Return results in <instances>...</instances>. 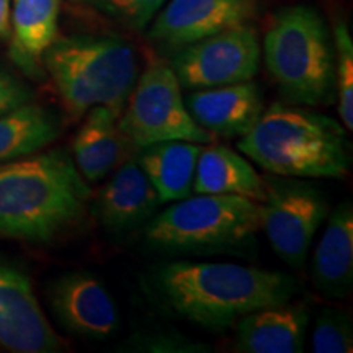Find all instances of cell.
Wrapping results in <instances>:
<instances>
[{
  "label": "cell",
  "mask_w": 353,
  "mask_h": 353,
  "mask_svg": "<svg viewBox=\"0 0 353 353\" xmlns=\"http://www.w3.org/2000/svg\"><path fill=\"white\" fill-rule=\"evenodd\" d=\"M170 64L152 63L139 74L120 114V130L132 148L162 141L208 144L214 136L190 114Z\"/></svg>",
  "instance_id": "obj_7"
},
{
  "label": "cell",
  "mask_w": 353,
  "mask_h": 353,
  "mask_svg": "<svg viewBox=\"0 0 353 353\" xmlns=\"http://www.w3.org/2000/svg\"><path fill=\"white\" fill-rule=\"evenodd\" d=\"M161 203L138 161H125L100 188L94 211L110 232L125 234L151 219Z\"/></svg>",
  "instance_id": "obj_13"
},
{
  "label": "cell",
  "mask_w": 353,
  "mask_h": 353,
  "mask_svg": "<svg viewBox=\"0 0 353 353\" xmlns=\"http://www.w3.org/2000/svg\"><path fill=\"white\" fill-rule=\"evenodd\" d=\"M138 164L162 203L183 200L192 195L201 144L188 141H162L139 149Z\"/></svg>",
  "instance_id": "obj_19"
},
{
  "label": "cell",
  "mask_w": 353,
  "mask_h": 353,
  "mask_svg": "<svg viewBox=\"0 0 353 353\" xmlns=\"http://www.w3.org/2000/svg\"><path fill=\"white\" fill-rule=\"evenodd\" d=\"M61 126L54 113L25 103L0 117V164L34 154L54 143Z\"/></svg>",
  "instance_id": "obj_21"
},
{
  "label": "cell",
  "mask_w": 353,
  "mask_h": 353,
  "mask_svg": "<svg viewBox=\"0 0 353 353\" xmlns=\"http://www.w3.org/2000/svg\"><path fill=\"white\" fill-rule=\"evenodd\" d=\"M335 38V97L343 126L353 130V39L345 21H339Z\"/></svg>",
  "instance_id": "obj_22"
},
{
  "label": "cell",
  "mask_w": 353,
  "mask_h": 353,
  "mask_svg": "<svg viewBox=\"0 0 353 353\" xmlns=\"http://www.w3.org/2000/svg\"><path fill=\"white\" fill-rule=\"evenodd\" d=\"M0 347L17 353H52L63 350L30 278L0 263Z\"/></svg>",
  "instance_id": "obj_11"
},
{
  "label": "cell",
  "mask_w": 353,
  "mask_h": 353,
  "mask_svg": "<svg viewBox=\"0 0 353 353\" xmlns=\"http://www.w3.org/2000/svg\"><path fill=\"white\" fill-rule=\"evenodd\" d=\"M316 288L330 298H347L353 286V206L342 201L329 216L311 265Z\"/></svg>",
  "instance_id": "obj_17"
},
{
  "label": "cell",
  "mask_w": 353,
  "mask_h": 353,
  "mask_svg": "<svg viewBox=\"0 0 353 353\" xmlns=\"http://www.w3.org/2000/svg\"><path fill=\"white\" fill-rule=\"evenodd\" d=\"M43 61L72 120L99 105L121 113L141 74L138 52L117 37L56 38Z\"/></svg>",
  "instance_id": "obj_4"
},
{
  "label": "cell",
  "mask_w": 353,
  "mask_h": 353,
  "mask_svg": "<svg viewBox=\"0 0 353 353\" xmlns=\"http://www.w3.org/2000/svg\"><path fill=\"white\" fill-rule=\"evenodd\" d=\"M259 10V0H169L149 30V39L170 50L247 25Z\"/></svg>",
  "instance_id": "obj_10"
},
{
  "label": "cell",
  "mask_w": 353,
  "mask_h": 353,
  "mask_svg": "<svg viewBox=\"0 0 353 353\" xmlns=\"http://www.w3.org/2000/svg\"><path fill=\"white\" fill-rule=\"evenodd\" d=\"M152 280L175 312L213 330L231 327L257 309L288 303L296 290V280L288 273L188 260L162 265Z\"/></svg>",
  "instance_id": "obj_2"
},
{
  "label": "cell",
  "mask_w": 353,
  "mask_h": 353,
  "mask_svg": "<svg viewBox=\"0 0 353 353\" xmlns=\"http://www.w3.org/2000/svg\"><path fill=\"white\" fill-rule=\"evenodd\" d=\"M120 114L103 105L90 108L83 114L85 120L72 143V157L88 183L107 179L108 174L125 162L123 157L130 143L118 125Z\"/></svg>",
  "instance_id": "obj_16"
},
{
  "label": "cell",
  "mask_w": 353,
  "mask_h": 353,
  "mask_svg": "<svg viewBox=\"0 0 353 353\" xmlns=\"http://www.w3.org/2000/svg\"><path fill=\"white\" fill-rule=\"evenodd\" d=\"M237 148L272 175L342 179L350 169L345 126L285 103H273L260 114Z\"/></svg>",
  "instance_id": "obj_3"
},
{
  "label": "cell",
  "mask_w": 353,
  "mask_h": 353,
  "mask_svg": "<svg viewBox=\"0 0 353 353\" xmlns=\"http://www.w3.org/2000/svg\"><path fill=\"white\" fill-rule=\"evenodd\" d=\"M97 10L126 28L143 32L167 0H88Z\"/></svg>",
  "instance_id": "obj_24"
},
{
  "label": "cell",
  "mask_w": 353,
  "mask_h": 353,
  "mask_svg": "<svg viewBox=\"0 0 353 353\" xmlns=\"http://www.w3.org/2000/svg\"><path fill=\"white\" fill-rule=\"evenodd\" d=\"M10 0H0V39L10 37Z\"/></svg>",
  "instance_id": "obj_27"
},
{
  "label": "cell",
  "mask_w": 353,
  "mask_h": 353,
  "mask_svg": "<svg viewBox=\"0 0 353 353\" xmlns=\"http://www.w3.org/2000/svg\"><path fill=\"white\" fill-rule=\"evenodd\" d=\"M260 56L257 30L239 25L180 48L170 68L180 87L201 90L252 81Z\"/></svg>",
  "instance_id": "obj_9"
},
{
  "label": "cell",
  "mask_w": 353,
  "mask_h": 353,
  "mask_svg": "<svg viewBox=\"0 0 353 353\" xmlns=\"http://www.w3.org/2000/svg\"><path fill=\"white\" fill-rule=\"evenodd\" d=\"M92 190L64 149L0 164V236L50 242L85 219Z\"/></svg>",
  "instance_id": "obj_1"
},
{
  "label": "cell",
  "mask_w": 353,
  "mask_h": 353,
  "mask_svg": "<svg viewBox=\"0 0 353 353\" xmlns=\"http://www.w3.org/2000/svg\"><path fill=\"white\" fill-rule=\"evenodd\" d=\"M32 101V90L8 70L0 68V117Z\"/></svg>",
  "instance_id": "obj_26"
},
{
  "label": "cell",
  "mask_w": 353,
  "mask_h": 353,
  "mask_svg": "<svg viewBox=\"0 0 353 353\" xmlns=\"http://www.w3.org/2000/svg\"><path fill=\"white\" fill-rule=\"evenodd\" d=\"M262 229V203L237 195L187 196L159 213L145 228V242L169 252L229 250Z\"/></svg>",
  "instance_id": "obj_6"
},
{
  "label": "cell",
  "mask_w": 353,
  "mask_h": 353,
  "mask_svg": "<svg viewBox=\"0 0 353 353\" xmlns=\"http://www.w3.org/2000/svg\"><path fill=\"white\" fill-rule=\"evenodd\" d=\"M193 192L206 195H237L262 203L267 182L249 161L226 145L201 148L198 156Z\"/></svg>",
  "instance_id": "obj_18"
},
{
  "label": "cell",
  "mask_w": 353,
  "mask_h": 353,
  "mask_svg": "<svg viewBox=\"0 0 353 353\" xmlns=\"http://www.w3.org/2000/svg\"><path fill=\"white\" fill-rule=\"evenodd\" d=\"M312 350L316 353H350L353 350L350 317L337 309H324L312 332Z\"/></svg>",
  "instance_id": "obj_23"
},
{
  "label": "cell",
  "mask_w": 353,
  "mask_h": 353,
  "mask_svg": "<svg viewBox=\"0 0 353 353\" xmlns=\"http://www.w3.org/2000/svg\"><path fill=\"white\" fill-rule=\"evenodd\" d=\"M268 72L286 101L321 107L335 94V52L324 19L309 6L286 7L263 38Z\"/></svg>",
  "instance_id": "obj_5"
},
{
  "label": "cell",
  "mask_w": 353,
  "mask_h": 353,
  "mask_svg": "<svg viewBox=\"0 0 353 353\" xmlns=\"http://www.w3.org/2000/svg\"><path fill=\"white\" fill-rule=\"evenodd\" d=\"M125 352H151V353H201L210 352L206 343L192 341L175 332H148L134 334L123 342Z\"/></svg>",
  "instance_id": "obj_25"
},
{
  "label": "cell",
  "mask_w": 353,
  "mask_h": 353,
  "mask_svg": "<svg viewBox=\"0 0 353 353\" xmlns=\"http://www.w3.org/2000/svg\"><path fill=\"white\" fill-rule=\"evenodd\" d=\"M61 0H13L10 7L12 56L26 70L37 69L38 61L57 38Z\"/></svg>",
  "instance_id": "obj_20"
},
{
  "label": "cell",
  "mask_w": 353,
  "mask_h": 353,
  "mask_svg": "<svg viewBox=\"0 0 353 353\" xmlns=\"http://www.w3.org/2000/svg\"><path fill=\"white\" fill-rule=\"evenodd\" d=\"M309 311L306 303L278 304L249 312L237 321L234 350L241 353H299L304 348Z\"/></svg>",
  "instance_id": "obj_15"
},
{
  "label": "cell",
  "mask_w": 353,
  "mask_h": 353,
  "mask_svg": "<svg viewBox=\"0 0 353 353\" xmlns=\"http://www.w3.org/2000/svg\"><path fill=\"white\" fill-rule=\"evenodd\" d=\"M51 311L65 330L92 341H103L120 325L117 304L95 275L70 272L48 290Z\"/></svg>",
  "instance_id": "obj_12"
},
{
  "label": "cell",
  "mask_w": 353,
  "mask_h": 353,
  "mask_svg": "<svg viewBox=\"0 0 353 353\" xmlns=\"http://www.w3.org/2000/svg\"><path fill=\"white\" fill-rule=\"evenodd\" d=\"M262 201V229L272 249L293 268H303L329 201L317 185L293 176H268Z\"/></svg>",
  "instance_id": "obj_8"
},
{
  "label": "cell",
  "mask_w": 353,
  "mask_h": 353,
  "mask_svg": "<svg viewBox=\"0 0 353 353\" xmlns=\"http://www.w3.org/2000/svg\"><path fill=\"white\" fill-rule=\"evenodd\" d=\"M192 118L213 136H244L263 113V97L252 81L201 88L185 100Z\"/></svg>",
  "instance_id": "obj_14"
}]
</instances>
